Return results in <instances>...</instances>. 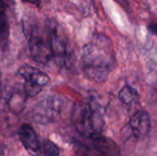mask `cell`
<instances>
[{"instance_id": "cell-1", "label": "cell", "mask_w": 157, "mask_h": 156, "mask_svg": "<svg viewBox=\"0 0 157 156\" xmlns=\"http://www.w3.org/2000/svg\"><path fill=\"white\" fill-rule=\"evenodd\" d=\"M114 50L110 40L98 35L82 50V63L86 74L96 82L105 81L114 66Z\"/></svg>"}, {"instance_id": "cell-2", "label": "cell", "mask_w": 157, "mask_h": 156, "mask_svg": "<svg viewBox=\"0 0 157 156\" xmlns=\"http://www.w3.org/2000/svg\"><path fill=\"white\" fill-rule=\"evenodd\" d=\"M72 121L76 131L86 139L100 135L105 124L101 113L90 103L75 104Z\"/></svg>"}, {"instance_id": "cell-3", "label": "cell", "mask_w": 157, "mask_h": 156, "mask_svg": "<svg viewBox=\"0 0 157 156\" xmlns=\"http://www.w3.org/2000/svg\"><path fill=\"white\" fill-rule=\"evenodd\" d=\"M44 29L48 37L52 61L60 67H69L73 63V53L63 30L58 23L52 20L46 21Z\"/></svg>"}, {"instance_id": "cell-4", "label": "cell", "mask_w": 157, "mask_h": 156, "mask_svg": "<svg viewBox=\"0 0 157 156\" xmlns=\"http://www.w3.org/2000/svg\"><path fill=\"white\" fill-rule=\"evenodd\" d=\"M64 106V99L57 95L47 96L41 99L32 110L33 120L40 124H51L61 118Z\"/></svg>"}, {"instance_id": "cell-5", "label": "cell", "mask_w": 157, "mask_h": 156, "mask_svg": "<svg viewBox=\"0 0 157 156\" xmlns=\"http://www.w3.org/2000/svg\"><path fill=\"white\" fill-rule=\"evenodd\" d=\"M28 40L30 55L36 63L46 65L52 61V55L45 29L44 30H40L39 27L32 28L29 30Z\"/></svg>"}, {"instance_id": "cell-6", "label": "cell", "mask_w": 157, "mask_h": 156, "mask_svg": "<svg viewBox=\"0 0 157 156\" xmlns=\"http://www.w3.org/2000/svg\"><path fill=\"white\" fill-rule=\"evenodd\" d=\"M17 74L24 80V93L29 97L37 96L50 81L46 73L29 64L21 65L17 70Z\"/></svg>"}, {"instance_id": "cell-7", "label": "cell", "mask_w": 157, "mask_h": 156, "mask_svg": "<svg viewBox=\"0 0 157 156\" xmlns=\"http://www.w3.org/2000/svg\"><path fill=\"white\" fill-rule=\"evenodd\" d=\"M87 140L82 156H121L117 143L109 138L98 135Z\"/></svg>"}, {"instance_id": "cell-8", "label": "cell", "mask_w": 157, "mask_h": 156, "mask_svg": "<svg viewBox=\"0 0 157 156\" xmlns=\"http://www.w3.org/2000/svg\"><path fill=\"white\" fill-rule=\"evenodd\" d=\"M20 140L29 154L37 156L40 154V143L33 128L29 124H23L19 129Z\"/></svg>"}, {"instance_id": "cell-9", "label": "cell", "mask_w": 157, "mask_h": 156, "mask_svg": "<svg viewBox=\"0 0 157 156\" xmlns=\"http://www.w3.org/2000/svg\"><path fill=\"white\" fill-rule=\"evenodd\" d=\"M130 126L132 134L137 139H143L147 136L151 128L149 114L146 111H138L135 113L130 121Z\"/></svg>"}, {"instance_id": "cell-10", "label": "cell", "mask_w": 157, "mask_h": 156, "mask_svg": "<svg viewBox=\"0 0 157 156\" xmlns=\"http://www.w3.org/2000/svg\"><path fill=\"white\" fill-rule=\"evenodd\" d=\"M119 97H120V99L124 103V104H131L134 101V99L136 98L137 97V92L134 88H132V86L126 85L124 86L120 93H119Z\"/></svg>"}, {"instance_id": "cell-11", "label": "cell", "mask_w": 157, "mask_h": 156, "mask_svg": "<svg viewBox=\"0 0 157 156\" xmlns=\"http://www.w3.org/2000/svg\"><path fill=\"white\" fill-rule=\"evenodd\" d=\"M40 154L44 156H59L60 150L52 142L45 140L40 144Z\"/></svg>"}, {"instance_id": "cell-12", "label": "cell", "mask_w": 157, "mask_h": 156, "mask_svg": "<svg viewBox=\"0 0 157 156\" xmlns=\"http://www.w3.org/2000/svg\"><path fill=\"white\" fill-rule=\"evenodd\" d=\"M6 8V5L4 0H0V15H4Z\"/></svg>"}, {"instance_id": "cell-13", "label": "cell", "mask_w": 157, "mask_h": 156, "mask_svg": "<svg viewBox=\"0 0 157 156\" xmlns=\"http://www.w3.org/2000/svg\"><path fill=\"white\" fill-rule=\"evenodd\" d=\"M22 1L29 3V4H31L33 6H40V0H22Z\"/></svg>"}, {"instance_id": "cell-14", "label": "cell", "mask_w": 157, "mask_h": 156, "mask_svg": "<svg viewBox=\"0 0 157 156\" xmlns=\"http://www.w3.org/2000/svg\"><path fill=\"white\" fill-rule=\"evenodd\" d=\"M1 93H2V86H1V82H0V97H1Z\"/></svg>"}]
</instances>
